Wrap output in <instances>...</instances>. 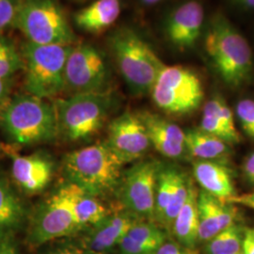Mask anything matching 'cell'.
<instances>
[{"mask_svg": "<svg viewBox=\"0 0 254 254\" xmlns=\"http://www.w3.org/2000/svg\"><path fill=\"white\" fill-rule=\"evenodd\" d=\"M81 190L66 181L38 205L29 224L31 245H44L81 230L75 216V201Z\"/></svg>", "mask_w": 254, "mask_h": 254, "instance_id": "cell-6", "label": "cell"}, {"mask_svg": "<svg viewBox=\"0 0 254 254\" xmlns=\"http://www.w3.org/2000/svg\"><path fill=\"white\" fill-rule=\"evenodd\" d=\"M73 45L40 46L27 42L22 56L27 93L39 98H52L64 91V72Z\"/></svg>", "mask_w": 254, "mask_h": 254, "instance_id": "cell-7", "label": "cell"}, {"mask_svg": "<svg viewBox=\"0 0 254 254\" xmlns=\"http://www.w3.org/2000/svg\"><path fill=\"white\" fill-rule=\"evenodd\" d=\"M150 93L155 106L172 115L190 114L204 98L200 76L182 65H165Z\"/></svg>", "mask_w": 254, "mask_h": 254, "instance_id": "cell-9", "label": "cell"}, {"mask_svg": "<svg viewBox=\"0 0 254 254\" xmlns=\"http://www.w3.org/2000/svg\"><path fill=\"white\" fill-rule=\"evenodd\" d=\"M241 252L243 254H254V227L245 228Z\"/></svg>", "mask_w": 254, "mask_h": 254, "instance_id": "cell-35", "label": "cell"}, {"mask_svg": "<svg viewBox=\"0 0 254 254\" xmlns=\"http://www.w3.org/2000/svg\"><path fill=\"white\" fill-rule=\"evenodd\" d=\"M193 174L197 183L210 195L227 202L236 196V190L231 170L218 160H196Z\"/></svg>", "mask_w": 254, "mask_h": 254, "instance_id": "cell-18", "label": "cell"}, {"mask_svg": "<svg viewBox=\"0 0 254 254\" xmlns=\"http://www.w3.org/2000/svg\"><path fill=\"white\" fill-rule=\"evenodd\" d=\"M110 69L105 54L89 43L73 46L67 57L64 91L73 94L109 90Z\"/></svg>", "mask_w": 254, "mask_h": 254, "instance_id": "cell-10", "label": "cell"}, {"mask_svg": "<svg viewBox=\"0 0 254 254\" xmlns=\"http://www.w3.org/2000/svg\"><path fill=\"white\" fill-rule=\"evenodd\" d=\"M167 241L165 229L152 220L140 219L119 243L120 254H155Z\"/></svg>", "mask_w": 254, "mask_h": 254, "instance_id": "cell-19", "label": "cell"}, {"mask_svg": "<svg viewBox=\"0 0 254 254\" xmlns=\"http://www.w3.org/2000/svg\"><path fill=\"white\" fill-rule=\"evenodd\" d=\"M180 173L181 171L172 165H161L160 167L156 182L154 206V222L157 224L171 201Z\"/></svg>", "mask_w": 254, "mask_h": 254, "instance_id": "cell-24", "label": "cell"}, {"mask_svg": "<svg viewBox=\"0 0 254 254\" xmlns=\"http://www.w3.org/2000/svg\"><path fill=\"white\" fill-rule=\"evenodd\" d=\"M0 254H19L10 239L0 241Z\"/></svg>", "mask_w": 254, "mask_h": 254, "instance_id": "cell-38", "label": "cell"}, {"mask_svg": "<svg viewBox=\"0 0 254 254\" xmlns=\"http://www.w3.org/2000/svg\"><path fill=\"white\" fill-rule=\"evenodd\" d=\"M236 114L246 136L254 140V101H239L236 104Z\"/></svg>", "mask_w": 254, "mask_h": 254, "instance_id": "cell-30", "label": "cell"}, {"mask_svg": "<svg viewBox=\"0 0 254 254\" xmlns=\"http://www.w3.org/2000/svg\"><path fill=\"white\" fill-rule=\"evenodd\" d=\"M142 4H144L146 6H151V5H154L157 4L158 2L162 1V0H139Z\"/></svg>", "mask_w": 254, "mask_h": 254, "instance_id": "cell-40", "label": "cell"}, {"mask_svg": "<svg viewBox=\"0 0 254 254\" xmlns=\"http://www.w3.org/2000/svg\"><path fill=\"white\" fill-rule=\"evenodd\" d=\"M22 0H0V33L13 25Z\"/></svg>", "mask_w": 254, "mask_h": 254, "instance_id": "cell-31", "label": "cell"}, {"mask_svg": "<svg viewBox=\"0 0 254 254\" xmlns=\"http://www.w3.org/2000/svg\"><path fill=\"white\" fill-rule=\"evenodd\" d=\"M145 126L151 145L167 158L178 159L187 154L185 131L177 125L149 111L138 113Z\"/></svg>", "mask_w": 254, "mask_h": 254, "instance_id": "cell-16", "label": "cell"}, {"mask_svg": "<svg viewBox=\"0 0 254 254\" xmlns=\"http://www.w3.org/2000/svg\"><path fill=\"white\" fill-rule=\"evenodd\" d=\"M245 228L238 222L224 229L207 241L206 254H237L242 250Z\"/></svg>", "mask_w": 254, "mask_h": 254, "instance_id": "cell-26", "label": "cell"}, {"mask_svg": "<svg viewBox=\"0 0 254 254\" xmlns=\"http://www.w3.org/2000/svg\"><path fill=\"white\" fill-rule=\"evenodd\" d=\"M161 165L156 160H140L124 172L117 189L122 208L140 219L154 221L155 190Z\"/></svg>", "mask_w": 254, "mask_h": 254, "instance_id": "cell-11", "label": "cell"}, {"mask_svg": "<svg viewBox=\"0 0 254 254\" xmlns=\"http://www.w3.org/2000/svg\"><path fill=\"white\" fill-rule=\"evenodd\" d=\"M121 14V0H96L74 15V23L89 33H100L111 27Z\"/></svg>", "mask_w": 254, "mask_h": 254, "instance_id": "cell-20", "label": "cell"}, {"mask_svg": "<svg viewBox=\"0 0 254 254\" xmlns=\"http://www.w3.org/2000/svg\"><path fill=\"white\" fill-rule=\"evenodd\" d=\"M155 254H192L190 250H188L180 244L172 241H166Z\"/></svg>", "mask_w": 254, "mask_h": 254, "instance_id": "cell-33", "label": "cell"}, {"mask_svg": "<svg viewBox=\"0 0 254 254\" xmlns=\"http://www.w3.org/2000/svg\"><path fill=\"white\" fill-rule=\"evenodd\" d=\"M45 254H91L83 246L66 244L59 246Z\"/></svg>", "mask_w": 254, "mask_h": 254, "instance_id": "cell-32", "label": "cell"}, {"mask_svg": "<svg viewBox=\"0 0 254 254\" xmlns=\"http://www.w3.org/2000/svg\"><path fill=\"white\" fill-rule=\"evenodd\" d=\"M27 210L7 179L0 177V241L10 239L23 224Z\"/></svg>", "mask_w": 254, "mask_h": 254, "instance_id": "cell-22", "label": "cell"}, {"mask_svg": "<svg viewBox=\"0 0 254 254\" xmlns=\"http://www.w3.org/2000/svg\"><path fill=\"white\" fill-rule=\"evenodd\" d=\"M200 128L201 131L209 135L217 136L218 138L226 141L229 144L237 143L236 139L227 131V129L221 124L217 115L210 109L203 107V114L200 120Z\"/></svg>", "mask_w": 254, "mask_h": 254, "instance_id": "cell-29", "label": "cell"}, {"mask_svg": "<svg viewBox=\"0 0 254 254\" xmlns=\"http://www.w3.org/2000/svg\"><path fill=\"white\" fill-rule=\"evenodd\" d=\"M13 26L35 45H73L75 41L64 10L55 0H22Z\"/></svg>", "mask_w": 254, "mask_h": 254, "instance_id": "cell-8", "label": "cell"}, {"mask_svg": "<svg viewBox=\"0 0 254 254\" xmlns=\"http://www.w3.org/2000/svg\"><path fill=\"white\" fill-rule=\"evenodd\" d=\"M238 7L245 9H254V0H232Z\"/></svg>", "mask_w": 254, "mask_h": 254, "instance_id": "cell-39", "label": "cell"}, {"mask_svg": "<svg viewBox=\"0 0 254 254\" xmlns=\"http://www.w3.org/2000/svg\"><path fill=\"white\" fill-rule=\"evenodd\" d=\"M185 146L187 153L197 160L220 161L231 154L229 143L200 128L185 131Z\"/></svg>", "mask_w": 254, "mask_h": 254, "instance_id": "cell-23", "label": "cell"}, {"mask_svg": "<svg viewBox=\"0 0 254 254\" xmlns=\"http://www.w3.org/2000/svg\"><path fill=\"white\" fill-rule=\"evenodd\" d=\"M199 243L207 242L224 229L237 222L234 204L218 200L205 191L198 192Z\"/></svg>", "mask_w": 254, "mask_h": 254, "instance_id": "cell-17", "label": "cell"}, {"mask_svg": "<svg viewBox=\"0 0 254 254\" xmlns=\"http://www.w3.org/2000/svg\"><path fill=\"white\" fill-rule=\"evenodd\" d=\"M124 165L107 141H103L66 154L63 170L66 181L100 198L117 190Z\"/></svg>", "mask_w": 254, "mask_h": 254, "instance_id": "cell-2", "label": "cell"}, {"mask_svg": "<svg viewBox=\"0 0 254 254\" xmlns=\"http://www.w3.org/2000/svg\"><path fill=\"white\" fill-rule=\"evenodd\" d=\"M10 92V79H4L0 77V111L9 100Z\"/></svg>", "mask_w": 254, "mask_h": 254, "instance_id": "cell-37", "label": "cell"}, {"mask_svg": "<svg viewBox=\"0 0 254 254\" xmlns=\"http://www.w3.org/2000/svg\"><path fill=\"white\" fill-rule=\"evenodd\" d=\"M110 213L98 197L82 190L75 201V216L80 229L98 223Z\"/></svg>", "mask_w": 254, "mask_h": 254, "instance_id": "cell-25", "label": "cell"}, {"mask_svg": "<svg viewBox=\"0 0 254 254\" xmlns=\"http://www.w3.org/2000/svg\"><path fill=\"white\" fill-rule=\"evenodd\" d=\"M242 171L246 181L251 185H254V152L246 159Z\"/></svg>", "mask_w": 254, "mask_h": 254, "instance_id": "cell-36", "label": "cell"}, {"mask_svg": "<svg viewBox=\"0 0 254 254\" xmlns=\"http://www.w3.org/2000/svg\"><path fill=\"white\" fill-rule=\"evenodd\" d=\"M190 182V179H188L187 175L181 172L176 183L173 197L171 199L168 207L164 212L163 217L158 223V225H160L163 229L171 230L174 219L180 212V210L184 206L185 202L187 201V199L189 197Z\"/></svg>", "mask_w": 254, "mask_h": 254, "instance_id": "cell-27", "label": "cell"}, {"mask_svg": "<svg viewBox=\"0 0 254 254\" xmlns=\"http://www.w3.org/2000/svg\"><path fill=\"white\" fill-rule=\"evenodd\" d=\"M197 199L198 191L195 190L190 182L189 197L171 228L177 243L190 251L199 243V213Z\"/></svg>", "mask_w": 254, "mask_h": 254, "instance_id": "cell-21", "label": "cell"}, {"mask_svg": "<svg viewBox=\"0 0 254 254\" xmlns=\"http://www.w3.org/2000/svg\"><path fill=\"white\" fill-rule=\"evenodd\" d=\"M242 254V252H240V253H238V254Z\"/></svg>", "mask_w": 254, "mask_h": 254, "instance_id": "cell-41", "label": "cell"}, {"mask_svg": "<svg viewBox=\"0 0 254 254\" xmlns=\"http://www.w3.org/2000/svg\"><path fill=\"white\" fill-rule=\"evenodd\" d=\"M78 1H83V0H78Z\"/></svg>", "mask_w": 254, "mask_h": 254, "instance_id": "cell-42", "label": "cell"}, {"mask_svg": "<svg viewBox=\"0 0 254 254\" xmlns=\"http://www.w3.org/2000/svg\"><path fill=\"white\" fill-rule=\"evenodd\" d=\"M140 218L121 208L90 228L82 246L91 254H105L119 245L123 237Z\"/></svg>", "mask_w": 254, "mask_h": 254, "instance_id": "cell-14", "label": "cell"}, {"mask_svg": "<svg viewBox=\"0 0 254 254\" xmlns=\"http://www.w3.org/2000/svg\"><path fill=\"white\" fill-rule=\"evenodd\" d=\"M24 69V59L8 38L0 33V77L10 79Z\"/></svg>", "mask_w": 254, "mask_h": 254, "instance_id": "cell-28", "label": "cell"}, {"mask_svg": "<svg viewBox=\"0 0 254 254\" xmlns=\"http://www.w3.org/2000/svg\"><path fill=\"white\" fill-rule=\"evenodd\" d=\"M116 104L111 91L73 94L55 101L58 132L69 141H83L99 132Z\"/></svg>", "mask_w": 254, "mask_h": 254, "instance_id": "cell-5", "label": "cell"}, {"mask_svg": "<svg viewBox=\"0 0 254 254\" xmlns=\"http://www.w3.org/2000/svg\"><path fill=\"white\" fill-rule=\"evenodd\" d=\"M107 143L125 164L143 157L152 146L138 113L131 111H126L110 122Z\"/></svg>", "mask_w": 254, "mask_h": 254, "instance_id": "cell-12", "label": "cell"}, {"mask_svg": "<svg viewBox=\"0 0 254 254\" xmlns=\"http://www.w3.org/2000/svg\"><path fill=\"white\" fill-rule=\"evenodd\" d=\"M11 173L19 188L27 194H38L46 190L53 178L54 162L44 153L16 155Z\"/></svg>", "mask_w": 254, "mask_h": 254, "instance_id": "cell-15", "label": "cell"}, {"mask_svg": "<svg viewBox=\"0 0 254 254\" xmlns=\"http://www.w3.org/2000/svg\"><path fill=\"white\" fill-rule=\"evenodd\" d=\"M6 135L17 145H33L53 140L59 135L54 104L29 93L9 99L0 111Z\"/></svg>", "mask_w": 254, "mask_h": 254, "instance_id": "cell-3", "label": "cell"}, {"mask_svg": "<svg viewBox=\"0 0 254 254\" xmlns=\"http://www.w3.org/2000/svg\"><path fill=\"white\" fill-rule=\"evenodd\" d=\"M228 203L231 204H240L246 207L253 209L254 211V191L250 192V193H246L242 195H236L234 197H232L231 199L227 200Z\"/></svg>", "mask_w": 254, "mask_h": 254, "instance_id": "cell-34", "label": "cell"}, {"mask_svg": "<svg viewBox=\"0 0 254 254\" xmlns=\"http://www.w3.org/2000/svg\"><path fill=\"white\" fill-rule=\"evenodd\" d=\"M109 48L119 72L134 94L150 93L165 65L154 49L130 27L115 30L109 40Z\"/></svg>", "mask_w": 254, "mask_h": 254, "instance_id": "cell-4", "label": "cell"}, {"mask_svg": "<svg viewBox=\"0 0 254 254\" xmlns=\"http://www.w3.org/2000/svg\"><path fill=\"white\" fill-rule=\"evenodd\" d=\"M204 50L222 81L239 88L254 70L253 50L236 27L223 14L216 13L204 32Z\"/></svg>", "mask_w": 254, "mask_h": 254, "instance_id": "cell-1", "label": "cell"}, {"mask_svg": "<svg viewBox=\"0 0 254 254\" xmlns=\"http://www.w3.org/2000/svg\"><path fill=\"white\" fill-rule=\"evenodd\" d=\"M204 23V10L200 2L190 0L171 12L165 23V34L176 49L193 48L200 39Z\"/></svg>", "mask_w": 254, "mask_h": 254, "instance_id": "cell-13", "label": "cell"}]
</instances>
